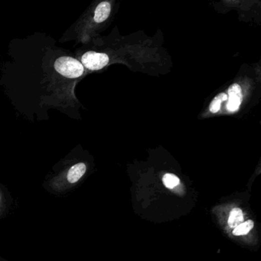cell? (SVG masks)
<instances>
[{
	"label": "cell",
	"instance_id": "obj_1",
	"mask_svg": "<svg viewBox=\"0 0 261 261\" xmlns=\"http://www.w3.org/2000/svg\"><path fill=\"white\" fill-rule=\"evenodd\" d=\"M87 169L85 162L65 164L63 167L46 178L43 188L51 195L57 196L68 195L83 179Z\"/></svg>",
	"mask_w": 261,
	"mask_h": 261
},
{
	"label": "cell",
	"instance_id": "obj_2",
	"mask_svg": "<svg viewBox=\"0 0 261 261\" xmlns=\"http://www.w3.org/2000/svg\"><path fill=\"white\" fill-rule=\"evenodd\" d=\"M54 66L58 73L71 79L80 78L85 72V68L81 62L69 56H62L56 59Z\"/></svg>",
	"mask_w": 261,
	"mask_h": 261
},
{
	"label": "cell",
	"instance_id": "obj_3",
	"mask_svg": "<svg viewBox=\"0 0 261 261\" xmlns=\"http://www.w3.org/2000/svg\"><path fill=\"white\" fill-rule=\"evenodd\" d=\"M81 64L84 68L90 71L101 70L109 62V57L104 53L88 52L81 57Z\"/></svg>",
	"mask_w": 261,
	"mask_h": 261
},
{
	"label": "cell",
	"instance_id": "obj_4",
	"mask_svg": "<svg viewBox=\"0 0 261 261\" xmlns=\"http://www.w3.org/2000/svg\"><path fill=\"white\" fill-rule=\"evenodd\" d=\"M242 91L240 85L237 84H233L230 85V88L227 91V100L228 102L227 104V108L229 111H236L238 110L241 104L242 101Z\"/></svg>",
	"mask_w": 261,
	"mask_h": 261
},
{
	"label": "cell",
	"instance_id": "obj_5",
	"mask_svg": "<svg viewBox=\"0 0 261 261\" xmlns=\"http://www.w3.org/2000/svg\"><path fill=\"white\" fill-rule=\"evenodd\" d=\"M12 197L9 190L0 184V220L7 216L12 205Z\"/></svg>",
	"mask_w": 261,
	"mask_h": 261
},
{
	"label": "cell",
	"instance_id": "obj_6",
	"mask_svg": "<svg viewBox=\"0 0 261 261\" xmlns=\"http://www.w3.org/2000/svg\"><path fill=\"white\" fill-rule=\"evenodd\" d=\"M111 4L107 1L101 3L94 11V20L95 23H101L108 19L111 14Z\"/></svg>",
	"mask_w": 261,
	"mask_h": 261
},
{
	"label": "cell",
	"instance_id": "obj_7",
	"mask_svg": "<svg viewBox=\"0 0 261 261\" xmlns=\"http://www.w3.org/2000/svg\"><path fill=\"white\" fill-rule=\"evenodd\" d=\"M243 214L241 209L234 208L230 211L228 218V225L231 228H235L243 222Z\"/></svg>",
	"mask_w": 261,
	"mask_h": 261
},
{
	"label": "cell",
	"instance_id": "obj_8",
	"mask_svg": "<svg viewBox=\"0 0 261 261\" xmlns=\"http://www.w3.org/2000/svg\"><path fill=\"white\" fill-rule=\"evenodd\" d=\"M253 226H254L253 221L248 220L236 227L234 230H233V234L235 236L245 235L252 230Z\"/></svg>",
	"mask_w": 261,
	"mask_h": 261
},
{
	"label": "cell",
	"instance_id": "obj_9",
	"mask_svg": "<svg viewBox=\"0 0 261 261\" xmlns=\"http://www.w3.org/2000/svg\"><path fill=\"white\" fill-rule=\"evenodd\" d=\"M227 100V95L225 93H220L218 95L216 96L214 99L211 101L209 106V110L213 114H216L218 112L219 110L221 108V104L223 101Z\"/></svg>",
	"mask_w": 261,
	"mask_h": 261
},
{
	"label": "cell",
	"instance_id": "obj_10",
	"mask_svg": "<svg viewBox=\"0 0 261 261\" xmlns=\"http://www.w3.org/2000/svg\"><path fill=\"white\" fill-rule=\"evenodd\" d=\"M162 182H163L164 185L166 188H173L179 184L180 180L174 174L167 173L164 175L163 178H162Z\"/></svg>",
	"mask_w": 261,
	"mask_h": 261
},
{
	"label": "cell",
	"instance_id": "obj_11",
	"mask_svg": "<svg viewBox=\"0 0 261 261\" xmlns=\"http://www.w3.org/2000/svg\"><path fill=\"white\" fill-rule=\"evenodd\" d=\"M0 261H9L8 259H4L2 256H0Z\"/></svg>",
	"mask_w": 261,
	"mask_h": 261
}]
</instances>
